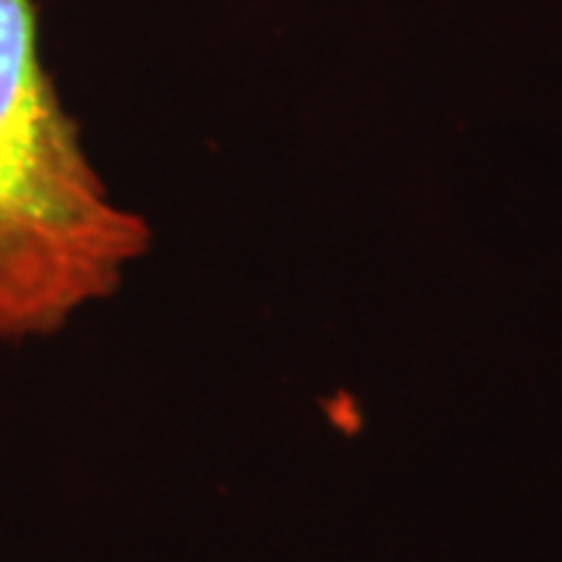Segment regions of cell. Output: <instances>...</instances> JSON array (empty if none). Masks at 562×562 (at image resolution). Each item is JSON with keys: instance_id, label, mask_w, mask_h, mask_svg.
I'll return each mask as SVG.
<instances>
[{"instance_id": "obj_1", "label": "cell", "mask_w": 562, "mask_h": 562, "mask_svg": "<svg viewBox=\"0 0 562 562\" xmlns=\"http://www.w3.org/2000/svg\"><path fill=\"white\" fill-rule=\"evenodd\" d=\"M147 250L44 66L38 3L0 0V344L54 338Z\"/></svg>"}]
</instances>
